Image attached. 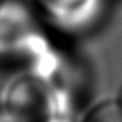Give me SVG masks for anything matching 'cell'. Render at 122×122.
I'll use <instances>...</instances> for the list:
<instances>
[{
	"label": "cell",
	"instance_id": "cell-1",
	"mask_svg": "<svg viewBox=\"0 0 122 122\" xmlns=\"http://www.w3.org/2000/svg\"><path fill=\"white\" fill-rule=\"evenodd\" d=\"M88 119L95 121H122V106L121 103H106L98 109H94V112L88 116Z\"/></svg>",
	"mask_w": 122,
	"mask_h": 122
},
{
	"label": "cell",
	"instance_id": "cell-2",
	"mask_svg": "<svg viewBox=\"0 0 122 122\" xmlns=\"http://www.w3.org/2000/svg\"><path fill=\"white\" fill-rule=\"evenodd\" d=\"M51 6L57 9H63V10H69V9H73L79 6L81 3H83L85 0H46Z\"/></svg>",
	"mask_w": 122,
	"mask_h": 122
},
{
	"label": "cell",
	"instance_id": "cell-3",
	"mask_svg": "<svg viewBox=\"0 0 122 122\" xmlns=\"http://www.w3.org/2000/svg\"><path fill=\"white\" fill-rule=\"evenodd\" d=\"M121 106H122V97H121Z\"/></svg>",
	"mask_w": 122,
	"mask_h": 122
}]
</instances>
